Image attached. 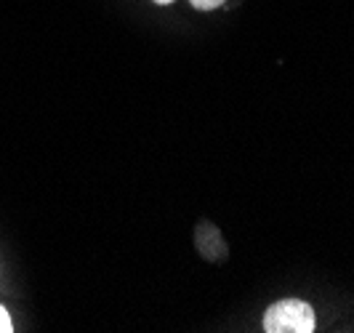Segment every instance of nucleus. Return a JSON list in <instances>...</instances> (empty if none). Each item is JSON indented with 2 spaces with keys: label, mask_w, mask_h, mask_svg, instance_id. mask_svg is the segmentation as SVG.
I'll return each mask as SVG.
<instances>
[{
  "label": "nucleus",
  "mask_w": 354,
  "mask_h": 333,
  "mask_svg": "<svg viewBox=\"0 0 354 333\" xmlns=\"http://www.w3.org/2000/svg\"><path fill=\"white\" fill-rule=\"evenodd\" d=\"M155 3H158V6H171L174 0H155Z\"/></svg>",
  "instance_id": "5"
},
{
  "label": "nucleus",
  "mask_w": 354,
  "mask_h": 333,
  "mask_svg": "<svg viewBox=\"0 0 354 333\" xmlns=\"http://www.w3.org/2000/svg\"><path fill=\"white\" fill-rule=\"evenodd\" d=\"M195 243H197V251H200V256L203 259H208V262L218 264L227 259V253H230V248L224 243V237H221V232L213 227L211 222H200L195 229Z\"/></svg>",
  "instance_id": "2"
},
{
  "label": "nucleus",
  "mask_w": 354,
  "mask_h": 333,
  "mask_svg": "<svg viewBox=\"0 0 354 333\" xmlns=\"http://www.w3.org/2000/svg\"><path fill=\"white\" fill-rule=\"evenodd\" d=\"M14 331V325H11V317H8V312L0 307V333H11Z\"/></svg>",
  "instance_id": "4"
},
{
  "label": "nucleus",
  "mask_w": 354,
  "mask_h": 333,
  "mask_svg": "<svg viewBox=\"0 0 354 333\" xmlns=\"http://www.w3.org/2000/svg\"><path fill=\"white\" fill-rule=\"evenodd\" d=\"M315 328H317V315L312 304L301 298L274 301L264 312L266 333H315Z\"/></svg>",
  "instance_id": "1"
},
{
  "label": "nucleus",
  "mask_w": 354,
  "mask_h": 333,
  "mask_svg": "<svg viewBox=\"0 0 354 333\" xmlns=\"http://www.w3.org/2000/svg\"><path fill=\"white\" fill-rule=\"evenodd\" d=\"M189 3L197 11H213V8H221L227 0H189Z\"/></svg>",
  "instance_id": "3"
}]
</instances>
